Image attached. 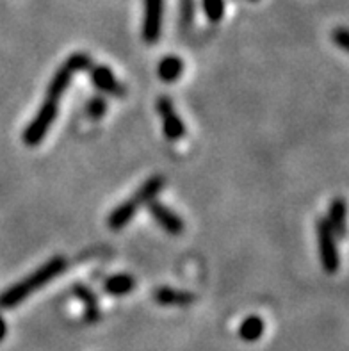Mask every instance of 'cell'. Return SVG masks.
<instances>
[{
    "mask_svg": "<svg viewBox=\"0 0 349 351\" xmlns=\"http://www.w3.org/2000/svg\"><path fill=\"white\" fill-rule=\"evenodd\" d=\"M315 237H317L319 261L323 264L324 271L335 275L341 267L339 246H337V236L324 218L317 219V223H315Z\"/></svg>",
    "mask_w": 349,
    "mask_h": 351,
    "instance_id": "cell-5",
    "label": "cell"
},
{
    "mask_svg": "<svg viewBox=\"0 0 349 351\" xmlns=\"http://www.w3.org/2000/svg\"><path fill=\"white\" fill-rule=\"evenodd\" d=\"M155 302L159 305H178V307H186L195 303V294L187 293V291L173 289V287H159L154 294Z\"/></svg>",
    "mask_w": 349,
    "mask_h": 351,
    "instance_id": "cell-10",
    "label": "cell"
},
{
    "mask_svg": "<svg viewBox=\"0 0 349 351\" xmlns=\"http://www.w3.org/2000/svg\"><path fill=\"white\" fill-rule=\"evenodd\" d=\"M239 334L244 341H256V339L261 337L264 334V321L261 319L258 316H250L243 321V325L239 328Z\"/></svg>",
    "mask_w": 349,
    "mask_h": 351,
    "instance_id": "cell-15",
    "label": "cell"
},
{
    "mask_svg": "<svg viewBox=\"0 0 349 351\" xmlns=\"http://www.w3.org/2000/svg\"><path fill=\"white\" fill-rule=\"evenodd\" d=\"M157 112H159L160 120H163V132L169 141H178L186 136V125L175 111L171 98L163 95L157 98Z\"/></svg>",
    "mask_w": 349,
    "mask_h": 351,
    "instance_id": "cell-6",
    "label": "cell"
},
{
    "mask_svg": "<svg viewBox=\"0 0 349 351\" xmlns=\"http://www.w3.org/2000/svg\"><path fill=\"white\" fill-rule=\"evenodd\" d=\"M146 209L152 214V218L157 221V225L164 232H168L169 236H180V234H184V228H186L184 219L177 213H173L168 205H164L163 202L155 198V200H152L150 204L146 205Z\"/></svg>",
    "mask_w": 349,
    "mask_h": 351,
    "instance_id": "cell-8",
    "label": "cell"
},
{
    "mask_svg": "<svg viewBox=\"0 0 349 351\" xmlns=\"http://www.w3.org/2000/svg\"><path fill=\"white\" fill-rule=\"evenodd\" d=\"M73 294H75L77 298L80 300V302L84 303V311H86V319L88 321H97L98 319V314H100V311H98V302H97V296H95V293L91 289H89L88 285H75L73 287Z\"/></svg>",
    "mask_w": 349,
    "mask_h": 351,
    "instance_id": "cell-14",
    "label": "cell"
},
{
    "mask_svg": "<svg viewBox=\"0 0 349 351\" xmlns=\"http://www.w3.org/2000/svg\"><path fill=\"white\" fill-rule=\"evenodd\" d=\"M134 287H136V280L127 273L112 275L104 282V291L112 294V296H125V294L132 293Z\"/></svg>",
    "mask_w": 349,
    "mask_h": 351,
    "instance_id": "cell-13",
    "label": "cell"
},
{
    "mask_svg": "<svg viewBox=\"0 0 349 351\" xmlns=\"http://www.w3.org/2000/svg\"><path fill=\"white\" fill-rule=\"evenodd\" d=\"M107 111V100L104 97H95L88 102V107H86V112H88L89 118L93 120H100Z\"/></svg>",
    "mask_w": 349,
    "mask_h": 351,
    "instance_id": "cell-17",
    "label": "cell"
},
{
    "mask_svg": "<svg viewBox=\"0 0 349 351\" xmlns=\"http://www.w3.org/2000/svg\"><path fill=\"white\" fill-rule=\"evenodd\" d=\"M164 0H145V14H143V40L148 45H155L163 31Z\"/></svg>",
    "mask_w": 349,
    "mask_h": 351,
    "instance_id": "cell-7",
    "label": "cell"
},
{
    "mask_svg": "<svg viewBox=\"0 0 349 351\" xmlns=\"http://www.w3.org/2000/svg\"><path fill=\"white\" fill-rule=\"evenodd\" d=\"M346 202L342 198H335L330 204V209H328V225L332 227L333 234L337 237H344L346 236Z\"/></svg>",
    "mask_w": 349,
    "mask_h": 351,
    "instance_id": "cell-12",
    "label": "cell"
},
{
    "mask_svg": "<svg viewBox=\"0 0 349 351\" xmlns=\"http://www.w3.org/2000/svg\"><path fill=\"white\" fill-rule=\"evenodd\" d=\"M59 114V100L45 97L43 104H41L40 111L36 112V116L31 120V123L27 125L25 130L22 134V139L27 147H38L45 139V136L49 134L50 127L53 125L56 118Z\"/></svg>",
    "mask_w": 349,
    "mask_h": 351,
    "instance_id": "cell-4",
    "label": "cell"
},
{
    "mask_svg": "<svg viewBox=\"0 0 349 351\" xmlns=\"http://www.w3.org/2000/svg\"><path fill=\"white\" fill-rule=\"evenodd\" d=\"M64 269H67V258L62 257V255H56V257H52L45 264H41L31 275H27L23 280H20L18 284L11 285L8 291H4L2 296H0V305L2 307H14L18 303H22L32 293L40 291L49 282H52L53 278H58Z\"/></svg>",
    "mask_w": 349,
    "mask_h": 351,
    "instance_id": "cell-1",
    "label": "cell"
},
{
    "mask_svg": "<svg viewBox=\"0 0 349 351\" xmlns=\"http://www.w3.org/2000/svg\"><path fill=\"white\" fill-rule=\"evenodd\" d=\"M164 187V178L160 175H155L150 177L148 180H145L139 189L134 193L128 200H125L123 204H119L107 218V225L112 228V230H121L128 225V221L139 213L141 207H146L152 200L157 198V195L160 193V189Z\"/></svg>",
    "mask_w": 349,
    "mask_h": 351,
    "instance_id": "cell-2",
    "label": "cell"
},
{
    "mask_svg": "<svg viewBox=\"0 0 349 351\" xmlns=\"http://www.w3.org/2000/svg\"><path fill=\"white\" fill-rule=\"evenodd\" d=\"M204 11L210 22H219L225 14V2L223 0H204Z\"/></svg>",
    "mask_w": 349,
    "mask_h": 351,
    "instance_id": "cell-16",
    "label": "cell"
},
{
    "mask_svg": "<svg viewBox=\"0 0 349 351\" xmlns=\"http://www.w3.org/2000/svg\"><path fill=\"white\" fill-rule=\"evenodd\" d=\"M89 77H91V82L95 84V88L100 89L102 93L112 95L116 98L125 97V88L121 86V82H118L116 75L112 73V70L106 64H91L88 68Z\"/></svg>",
    "mask_w": 349,
    "mask_h": 351,
    "instance_id": "cell-9",
    "label": "cell"
},
{
    "mask_svg": "<svg viewBox=\"0 0 349 351\" xmlns=\"http://www.w3.org/2000/svg\"><path fill=\"white\" fill-rule=\"evenodd\" d=\"M4 335H5V323L0 319V339L4 337Z\"/></svg>",
    "mask_w": 349,
    "mask_h": 351,
    "instance_id": "cell-19",
    "label": "cell"
},
{
    "mask_svg": "<svg viewBox=\"0 0 349 351\" xmlns=\"http://www.w3.org/2000/svg\"><path fill=\"white\" fill-rule=\"evenodd\" d=\"M184 73V61L177 56H166L159 61V66H157V75L163 82H175L178 80Z\"/></svg>",
    "mask_w": 349,
    "mask_h": 351,
    "instance_id": "cell-11",
    "label": "cell"
},
{
    "mask_svg": "<svg viewBox=\"0 0 349 351\" xmlns=\"http://www.w3.org/2000/svg\"><path fill=\"white\" fill-rule=\"evenodd\" d=\"M333 41H335L342 50H348V45H349V34H348V29L346 27H341V29H335L333 31Z\"/></svg>",
    "mask_w": 349,
    "mask_h": 351,
    "instance_id": "cell-18",
    "label": "cell"
},
{
    "mask_svg": "<svg viewBox=\"0 0 349 351\" xmlns=\"http://www.w3.org/2000/svg\"><path fill=\"white\" fill-rule=\"evenodd\" d=\"M93 64L91 58L86 52H75L71 53L67 61L62 62L58 71L53 73L50 79L49 86H47V95L45 97L53 98V100H61V97L68 91L71 84V79L79 71H88V68Z\"/></svg>",
    "mask_w": 349,
    "mask_h": 351,
    "instance_id": "cell-3",
    "label": "cell"
},
{
    "mask_svg": "<svg viewBox=\"0 0 349 351\" xmlns=\"http://www.w3.org/2000/svg\"><path fill=\"white\" fill-rule=\"evenodd\" d=\"M252 2H256V0H252Z\"/></svg>",
    "mask_w": 349,
    "mask_h": 351,
    "instance_id": "cell-20",
    "label": "cell"
}]
</instances>
